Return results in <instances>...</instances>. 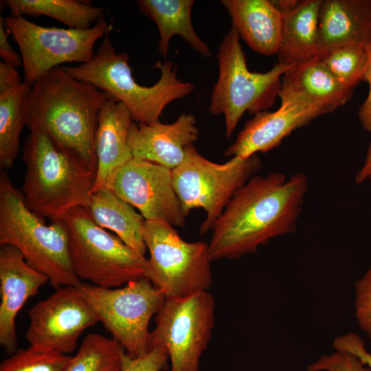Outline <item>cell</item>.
Returning <instances> with one entry per match:
<instances>
[{
	"label": "cell",
	"instance_id": "cell-10",
	"mask_svg": "<svg viewBox=\"0 0 371 371\" xmlns=\"http://www.w3.org/2000/svg\"><path fill=\"white\" fill-rule=\"evenodd\" d=\"M142 236L150 254V280L166 299L207 291L213 281L208 244L187 242L174 227L145 221Z\"/></svg>",
	"mask_w": 371,
	"mask_h": 371
},
{
	"label": "cell",
	"instance_id": "cell-15",
	"mask_svg": "<svg viewBox=\"0 0 371 371\" xmlns=\"http://www.w3.org/2000/svg\"><path fill=\"white\" fill-rule=\"evenodd\" d=\"M49 282L11 245L0 248V344L10 355L17 350L15 319L27 300Z\"/></svg>",
	"mask_w": 371,
	"mask_h": 371
},
{
	"label": "cell",
	"instance_id": "cell-36",
	"mask_svg": "<svg viewBox=\"0 0 371 371\" xmlns=\"http://www.w3.org/2000/svg\"><path fill=\"white\" fill-rule=\"evenodd\" d=\"M23 82L14 67L0 63V95L19 89Z\"/></svg>",
	"mask_w": 371,
	"mask_h": 371
},
{
	"label": "cell",
	"instance_id": "cell-16",
	"mask_svg": "<svg viewBox=\"0 0 371 371\" xmlns=\"http://www.w3.org/2000/svg\"><path fill=\"white\" fill-rule=\"evenodd\" d=\"M281 104L275 111H261L247 120L225 156L247 158L278 146L296 129L320 116L297 100L280 96Z\"/></svg>",
	"mask_w": 371,
	"mask_h": 371
},
{
	"label": "cell",
	"instance_id": "cell-6",
	"mask_svg": "<svg viewBox=\"0 0 371 371\" xmlns=\"http://www.w3.org/2000/svg\"><path fill=\"white\" fill-rule=\"evenodd\" d=\"M61 221L72 267L80 279L108 289L142 278L150 280L148 259L95 223L85 207L72 209Z\"/></svg>",
	"mask_w": 371,
	"mask_h": 371
},
{
	"label": "cell",
	"instance_id": "cell-24",
	"mask_svg": "<svg viewBox=\"0 0 371 371\" xmlns=\"http://www.w3.org/2000/svg\"><path fill=\"white\" fill-rule=\"evenodd\" d=\"M193 0H138L139 11L157 25L160 39L158 51L166 57L169 43L175 35L181 36L205 58L212 56L208 45L196 34L192 23Z\"/></svg>",
	"mask_w": 371,
	"mask_h": 371
},
{
	"label": "cell",
	"instance_id": "cell-35",
	"mask_svg": "<svg viewBox=\"0 0 371 371\" xmlns=\"http://www.w3.org/2000/svg\"><path fill=\"white\" fill-rule=\"evenodd\" d=\"M5 26V18L0 15V56L3 63L15 68L23 66L21 54L16 52L8 39V33Z\"/></svg>",
	"mask_w": 371,
	"mask_h": 371
},
{
	"label": "cell",
	"instance_id": "cell-37",
	"mask_svg": "<svg viewBox=\"0 0 371 371\" xmlns=\"http://www.w3.org/2000/svg\"><path fill=\"white\" fill-rule=\"evenodd\" d=\"M367 179L371 180V143L368 149L364 163L355 179L357 184H360Z\"/></svg>",
	"mask_w": 371,
	"mask_h": 371
},
{
	"label": "cell",
	"instance_id": "cell-29",
	"mask_svg": "<svg viewBox=\"0 0 371 371\" xmlns=\"http://www.w3.org/2000/svg\"><path fill=\"white\" fill-rule=\"evenodd\" d=\"M71 356L29 346L17 348L0 364V371H65Z\"/></svg>",
	"mask_w": 371,
	"mask_h": 371
},
{
	"label": "cell",
	"instance_id": "cell-14",
	"mask_svg": "<svg viewBox=\"0 0 371 371\" xmlns=\"http://www.w3.org/2000/svg\"><path fill=\"white\" fill-rule=\"evenodd\" d=\"M111 190L146 221L184 227L185 214L172 185V170L133 157L117 173Z\"/></svg>",
	"mask_w": 371,
	"mask_h": 371
},
{
	"label": "cell",
	"instance_id": "cell-9",
	"mask_svg": "<svg viewBox=\"0 0 371 371\" xmlns=\"http://www.w3.org/2000/svg\"><path fill=\"white\" fill-rule=\"evenodd\" d=\"M77 288L128 356L137 358L151 350L150 321L166 297L148 278L112 289L81 282Z\"/></svg>",
	"mask_w": 371,
	"mask_h": 371
},
{
	"label": "cell",
	"instance_id": "cell-27",
	"mask_svg": "<svg viewBox=\"0 0 371 371\" xmlns=\"http://www.w3.org/2000/svg\"><path fill=\"white\" fill-rule=\"evenodd\" d=\"M126 354L115 339L89 333L71 357L65 371H122Z\"/></svg>",
	"mask_w": 371,
	"mask_h": 371
},
{
	"label": "cell",
	"instance_id": "cell-28",
	"mask_svg": "<svg viewBox=\"0 0 371 371\" xmlns=\"http://www.w3.org/2000/svg\"><path fill=\"white\" fill-rule=\"evenodd\" d=\"M316 60L351 89L364 80L368 60L366 47L352 44L336 46L320 54Z\"/></svg>",
	"mask_w": 371,
	"mask_h": 371
},
{
	"label": "cell",
	"instance_id": "cell-8",
	"mask_svg": "<svg viewBox=\"0 0 371 371\" xmlns=\"http://www.w3.org/2000/svg\"><path fill=\"white\" fill-rule=\"evenodd\" d=\"M261 166L257 154L247 158L234 157L219 164L199 154L194 145L186 148L184 160L172 170V185L186 216L194 208L205 210L201 235L212 229L235 192Z\"/></svg>",
	"mask_w": 371,
	"mask_h": 371
},
{
	"label": "cell",
	"instance_id": "cell-7",
	"mask_svg": "<svg viewBox=\"0 0 371 371\" xmlns=\"http://www.w3.org/2000/svg\"><path fill=\"white\" fill-rule=\"evenodd\" d=\"M240 39L231 27L218 46V76L209 106L211 114L224 115L227 138L232 137L245 112L255 115L273 104L283 75L294 66L277 63L267 72L250 71Z\"/></svg>",
	"mask_w": 371,
	"mask_h": 371
},
{
	"label": "cell",
	"instance_id": "cell-34",
	"mask_svg": "<svg viewBox=\"0 0 371 371\" xmlns=\"http://www.w3.org/2000/svg\"><path fill=\"white\" fill-rule=\"evenodd\" d=\"M368 60L364 76L369 85L368 96L359 108V119L362 127L367 131L371 132V42L366 46Z\"/></svg>",
	"mask_w": 371,
	"mask_h": 371
},
{
	"label": "cell",
	"instance_id": "cell-23",
	"mask_svg": "<svg viewBox=\"0 0 371 371\" xmlns=\"http://www.w3.org/2000/svg\"><path fill=\"white\" fill-rule=\"evenodd\" d=\"M85 208L98 226L113 231L126 245L145 255L147 249L142 229L146 220L113 190L104 188L93 192Z\"/></svg>",
	"mask_w": 371,
	"mask_h": 371
},
{
	"label": "cell",
	"instance_id": "cell-4",
	"mask_svg": "<svg viewBox=\"0 0 371 371\" xmlns=\"http://www.w3.org/2000/svg\"><path fill=\"white\" fill-rule=\"evenodd\" d=\"M129 59L126 53L117 52L107 34L92 60L62 68L76 79L88 82L122 102L137 123L159 120L168 104L194 89L193 84L177 78V65L169 60L155 64L161 74L155 85H141L133 77Z\"/></svg>",
	"mask_w": 371,
	"mask_h": 371
},
{
	"label": "cell",
	"instance_id": "cell-18",
	"mask_svg": "<svg viewBox=\"0 0 371 371\" xmlns=\"http://www.w3.org/2000/svg\"><path fill=\"white\" fill-rule=\"evenodd\" d=\"M132 122L127 107L106 93L99 111L95 135L98 164L93 192L104 188L111 189L118 171L133 157L128 144Z\"/></svg>",
	"mask_w": 371,
	"mask_h": 371
},
{
	"label": "cell",
	"instance_id": "cell-22",
	"mask_svg": "<svg viewBox=\"0 0 371 371\" xmlns=\"http://www.w3.org/2000/svg\"><path fill=\"white\" fill-rule=\"evenodd\" d=\"M321 3L322 0H300L296 8L284 14L278 63L297 65L317 58Z\"/></svg>",
	"mask_w": 371,
	"mask_h": 371
},
{
	"label": "cell",
	"instance_id": "cell-17",
	"mask_svg": "<svg viewBox=\"0 0 371 371\" xmlns=\"http://www.w3.org/2000/svg\"><path fill=\"white\" fill-rule=\"evenodd\" d=\"M196 120L192 113H181L172 123L159 120L131 124L128 144L133 157L150 161L171 170L185 159L186 149L199 138Z\"/></svg>",
	"mask_w": 371,
	"mask_h": 371
},
{
	"label": "cell",
	"instance_id": "cell-25",
	"mask_svg": "<svg viewBox=\"0 0 371 371\" xmlns=\"http://www.w3.org/2000/svg\"><path fill=\"white\" fill-rule=\"evenodd\" d=\"M4 3L12 16L45 15L78 30L91 28L104 14L100 7L76 0H7Z\"/></svg>",
	"mask_w": 371,
	"mask_h": 371
},
{
	"label": "cell",
	"instance_id": "cell-12",
	"mask_svg": "<svg viewBox=\"0 0 371 371\" xmlns=\"http://www.w3.org/2000/svg\"><path fill=\"white\" fill-rule=\"evenodd\" d=\"M215 300L208 291L188 297L166 299L155 315L150 348L164 347L170 371H199L215 323Z\"/></svg>",
	"mask_w": 371,
	"mask_h": 371
},
{
	"label": "cell",
	"instance_id": "cell-30",
	"mask_svg": "<svg viewBox=\"0 0 371 371\" xmlns=\"http://www.w3.org/2000/svg\"><path fill=\"white\" fill-rule=\"evenodd\" d=\"M355 313L359 327L371 340V266L355 284Z\"/></svg>",
	"mask_w": 371,
	"mask_h": 371
},
{
	"label": "cell",
	"instance_id": "cell-13",
	"mask_svg": "<svg viewBox=\"0 0 371 371\" xmlns=\"http://www.w3.org/2000/svg\"><path fill=\"white\" fill-rule=\"evenodd\" d=\"M27 315L25 337L30 346L64 354L73 352L83 331L100 322L97 314L74 286L57 289L47 298L35 304Z\"/></svg>",
	"mask_w": 371,
	"mask_h": 371
},
{
	"label": "cell",
	"instance_id": "cell-5",
	"mask_svg": "<svg viewBox=\"0 0 371 371\" xmlns=\"http://www.w3.org/2000/svg\"><path fill=\"white\" fill-rule=\"evenodd\" d=\"M0 245L17 248L25 260L49 278L56 289L77 286L69 252L67 232L61 220L47 225L25 204L22 192L14 187L4 170L0 172Z\"/></svg>",
	"mask_w": 371,
	"mask_h": 371
},
{
	"label": "cell",
	"instance_id": "cell-38",
	"mask_svg": "<svg viewBox=\"0 0 371 371\" xmlns=\"http://www.w3.org/2000/svg\"><path fill=\"white\" fill-rule=\"evenodd\" d=\"M300 0H278L273 1L274 5L283 14H286L297 6Z\"/></svg>",
	"mask_w": 371,
	"mask_h": 371
},
{
	"label": "cell",
	"instance_id": "cell-32",
	"mask_svg": "<svg viewBox=\"0 0 371 371\" xmlns=\"http://www.w3.org/2000/svg\"><path fill=\"white\" fill-rule=\"evenodd\" d=\"M168 360L166 349L155 346L148 353L137 358L126 354L122 371H163L167 370Z\"/></svg>",
	"mask_w": 371,
	"mask_h": 371
},
{
	"label": "cell",
	"instance_id": "cell-1",
	"mask_svg": "<svg viewBox=\"0 0 371 371\" xmlns=\"http://www.w3.org/2000/svg\"><path fill=\"white\" fill-rule=\"evenodd\" d=\"M307 177L296 172L254 175L227 204L212 229L208 244L212 260L252 254L271 239L297 230Z\"/></svg>",
	"mask_w": 371,
	"mask_h": 371
},
{
	"label": "cell",
	"instance_id": "cell-26",
	"mask_svg": "<svg viewBox=\"0 0 371 371\" xmlns=\"http://www.w3.org/2000/svg\"><path fill=\"white\" fill-rule=\"evenodd\" d=\"M30 87L23 82L17 89L0 95V168L12 167L19 149L21 133L26 121L24 102Z\"/></svg>",
	"mask_w": 371,
	"mask_h": 371
},
{
	"label": "cell",
	"instance_id": "cell-2",
	"mask_svg": "<svg viewBox=\"0 0 371 371\" xmlns=\"http://www.w3.org/2000/svg\"><path fill=\"white\" fill-rule=\"evenodd\" d=\"M106 98L105 92L62 67L53 68L30 87L24 102L26 126L47 135L96 171L95 135Z\"/></svg>",
	"mask_w": 371,
	"mask_h": 371
},
{
	"label": "cell",
	"instance_id": "cell-3",
	"mask_svg": "<svg viewBox=\"0 0 371 371\" xmlns=\"http://www.w3.org/2000/svg\"><path fill=\"white\" fill-rule=\"evenodd\" d=\"M25 164L22 194L27 206L51 221L89 203L96 171L47 135L30 131L23 146Z\"/></svg>",
	"mask_w": 371,
	"mask_h": 371
},
{
	"label": "cell",
	"instance_id": "cell-33",
	"mask_svg": "<svg viewBox=\"0 0 371 371\" xmlns=\"http://www.w3.org/2000/svg\"><path fill=\"white\" fill-rule=\"evenodd\" d=\"M335 350L350 353L357 357L371 371V354L366 349L363 340L355 333L337 337L333 343Z\"/></svg>",
	"mask_w": 371,
	"mask_h": 371
},
{
	"label": "cell",
	"instance_id": "cell-19",
	"mask_svg": "<svg viewBox=\"0 0 371 371\" xmlns=\"http://www.w3.org/2000/svg\"><path fill=\"white\" fill-rule=\"evenodd\" d=\"M352 93L315 59L294 65L283 75L278 96L292 98L322 115L345 104Z\"/></svg>",
	"mask_w": 371,
	"mask_h": 371
},
{
	"label": "cell",
	"instance_id": "cell-11",
	"mask_svg": "<svg viewBox=\"0 0 371 371\" xmlns=\"http://www.w3.org/2000/svg\"><path fill=\"white\" fill-rule=\"evenodd\" d=\"M5 26L19 46L23 82L30 87L58 65L92 60L96 41L113 29L104 17L89 29L78 30L44 27L11 14L5 18Z\"/></svg>",
	"mask_w": 371,
	"mask_h": 371
},
{
	"label": "cell",
	"instance_id": "cell-20",
	"mask_svg": "<svg viewBox=\"0 0 371 371\" xmlns=\"http://www.w3.org/2000/svg\"><path fill=\"white\" fill-rule=\"evenodd\" d=\"M370 42L371 0H322L318 16L319 55L336 46L366 47Z\"/></svg>",
	"mask_w": 371,
	"mask_h": 371
},
{
	"label": "cell",
	"instance_id": "cell-31",
	"mask_svg": "<svg viewBox=\"0 0 371 371\" xmlns=\"http://www.w3.org/2000/svg\"><path fill=\"white\" fill-rule=\"evenodd\" d=\"M307 371H370L355 356L343 351L322 356L310 364Z\"/></svg>",
	"mask_w": 371,
	"mask_h": 371
},
{
	"label": "cell",
	"instance_id": "cell-21",
	"mask_svg": "<svg viewBox=\"0 0 371 371\" xmlns=\"http://www.w3.org/2000/svg\"><path fill=\"white\" fill-rule=\"evenodd\" d=\"M232 27L255 52L278 54L284 14L269 0H222Z\"/></svg>",
	"mask_w": 371,
	"mask_h": 371
}]
</instances>
